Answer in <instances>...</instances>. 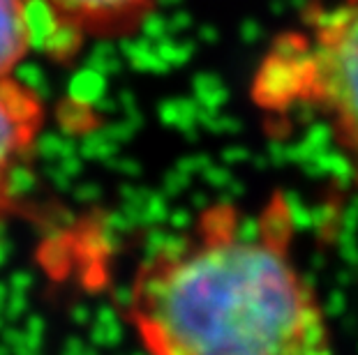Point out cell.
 Returning <instances> with one entry per match:
<instances>
[{
	"label": "cell",
	"mask_w": 358,
	"mask_h": 355,
	"mask_svg": "<svg viewBox=\"0 0 358 355\" xmlns=\"http://www.w3.org/2000/svg\"><path fill=\"white\" fill-rule=\"evenodd\" d=\"M292 215L273 199L245 231L229 206L134 277L129 319L150 355H333L315 293L289 252Z\"/></svg>",
	"instance_id": "1"
},
{
	"label": "cell",
	"mask_w": 358,
	"mask_h": 355,
	"mask_svg": "<svg viewBox=\"0 0 358 355\" xmlns=\"http://www.w3.org/2000/svg\"><path fill=\"white\" fill-rule=\"evenodd\" d=\"M255 100L271 111H319L358 173V0L312 14L280 40L255 79Z\"/></svg>",
	"instance_id": "2"
},
{
	"label": "cell",
	"mask_w": 358,
	"mask_h": 355,
	"mask_svg": "<svg viewBox=\"0 0 358 355\" xmlns=\"http://www.w3.org/2000/svg\"><path fill=\"white\" fill-rule=\"evenodd\" d=\"M70 37L125 35L146 19L157 0H40Z\"/></svg>",
	"instance_id": "3"
},
{
	"label": "cell",
	"mask_w": 358,
	"mask_h": 355,
	"mask_svg": "<svg viewBox=\"0 0 358 355\" xmlns=\"http://www.w3.org/2000/svg\"><path fill=\"white\" fill-rule=\"evenodd\" d=\"M42 118V104L33 90L14 79H0V194L10 171L33 148Z\"/></svg>",
	"instance_id": "4"
},
{
	"label": "cell",
	"mask_w": 358,
	"mask_h": 355,
	"mask_svg": "<svg viewBox=\"0 0 358 355\" xmlns=\"http://www.w3.org/2000/svg\"><path fill=\"white\" fill-rule=\"evenodd\" d=\"M30 3L33 0H0V79H10L33 44Z\"/></svg>",
	"instance_id": "5"
},
{
	"label": "cell",
	"mask_w": 358,
	"mask_h": 355,
	"mask_svg": "<svg viewBox=\"0 0 358 355\" xmlns=\"http://www.w3.org/2000/svg\"><path fill=\"white\" fill-rule=\"evenodd\" d=\"M0 201H3V194H0Z\"/></svg>",
	"instance_id": "6"
}]
</instances>
